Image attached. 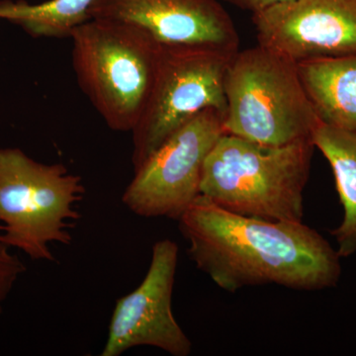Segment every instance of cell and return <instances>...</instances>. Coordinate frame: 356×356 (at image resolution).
Masks as SVG:
<instances>
[{
    "instance_id": "12",
    "label": "cell",
    "mask_w": 356,
    "mask_h": 356,
    "mask_svg": "<svg viewBox=\"0 0 356 356\" xmlns=\"http://www.w3.org/2000/svg\"><path fill=\"white\" fill-rule=\"evenodd\" d=\"M314 144L329 161L339 201L343 208L341 224L332 229L341 259L356 254V131L321 123L313 135Z\"/></svg>"
},
{
    "instance_id": "13",
    "label": "cell",
    "mask_w": 356,
    "mask_h": 356,
    "mask_svg": "<svg viewBox=\"0 0 356 356\" xmlns=\"http://www.w3.org/2000/svg\"><path fill=\"white\" fill-rule=\"evenodd\" d=\"M95 0H48L29 4L23 0L0 1V19L20 26L35 38H70L72 32L90 19Z\"/></svg>"
},
{
    "instance_id": "1",
    "label": "cell",
    "mask_w": 356,
    "mask_h": 356,
    "mask_svg": "<svg viewBox=\"0 0 356 356\" xmlns=\"http://www.w3.org/2000/svg\"><path fill=\"white\" fill-rule=\"evenodd\" d=\"M178 224L189 259L225 291L266 284L318 291L341 280L339 252L303 222L243 216L200 194Z\"/></svg>"
},
{
    "instance_id": "4",
    "label": "cell",
    "mask_w": 356,
    "mask_h": 356,
    "mask_svg": "<svg viewBox=\"0 0 356 356\" xmlns=\"http://www.w3.org/2000/svg\"><path fill=\"white\" fill-rule=\"evenodd\" d=\"M226 134L269 147L313 139L321 121L297 63L257 44L232 58L226 77Z\"/></svg>"
},
{
    "instance_id": "15",
    "label": "cell",
    "mask_w": 356,
    "mask_h": 356,
    "mask_svg": "<svg viewBox=\"0 0 356 356\" xmlns=\"http://www.w3.org/2000/svg\"><path fill=\"white\" fill-rule=\"evenodd\" d=\"M225 1L243 11H248L252 15V14L261 13L269 7L289 1V0H225Z\"/></svg>"
},
{
    "instance_id": "6",
    "label": "cell",
    "mask_w": 356,
    "mask_h": 356,
    "mask_svg": "<svg viewBox=\"0 0 356 356\" xmlns=\"http://www.w3.org/2000/svg\"><path fill=\"white\" fill-rule=\"evenodd\" d=\"M236 53L209 47L161 44L151 95L131 132L134 172L199 112L215 108L226 114L225 77Z\"/></svg>"
},
{
    "instance_id": "2",
    "label": "cell",
    "mask_w": 356,
    "mask_h": 356,
    "mask_svg": "<svg viewBox=\"0 0 356 356\" xmlns=\"http://www.w3.org/2000/svg\"><path fill=\"white\" fill-rule=\"evenodd\" d=\"M315 149L313 139L269 147L224 134L206 159L201 195L243 216L303 222Z\"/></svg>"
},
{
    "instance_id": "11",
    "label": "cell",
    "mask_w": 356,
    "mask_h": 356,
    "mask_svg": "<svg viewBox=\"0 0 356 356\" xmlns=\"http://www.w3.org/2000/svg\"><path fill=\"white\" fill-rule=\"evenodd\" d=\"M321 123L356 131V54L297 63Z\"/></svg>"
},
{
    "instance_id": "9",
    "label": "cell",
    "mask_w": 356,
    "mask_h": 356,
    "mask_svg": "<svg viewBox=\"0 0 356 356\" xmlns=\"http://www.w3.org/2000/svg\"><path fill=\"white\" fill-rule=\"evenodd\" d=\"M252 20L257 44L295 63L356 54V0H289Z\"/></svg>"
},
{
    "instance_id": "3",
    "label": "cell",
    "mask_w": 356,
    "mask_h": 356,
    "mask_svg": "<svg viewBox=\"0 0 356 356\" xmlns=\"http://www.w3.org/2000/svg\"><path fill=\"white\" fill-rule=\"evenodd\" d=\"M70 38L79 86L111 130L132 132L153 88L161 44L139 26L100 18Z\"/></svg>"
},
{
    "instance_id": "14",
    "label": "cell",
    "mask_w": 356,
    "mask_h": 356,
    "mask_svg": "<svg viewBox=\"0 0 356 356\" xmlns=\"http://www.w3.org/2000/svg\"><path fill=\"white\" fill-rule=\"evenodd\" d=\"M25 271V264L19 257L10 252L8 245L0 241V314L14 284Z\"/></svg>"
},
{
    "instance_id": "5",
    "label": "cell",
    "mask_w": 356,
    "mask_h": 356,
    "mask_svg": "<svg viewBox=\"0 0 356 356\" xmlns=\"http://www.w3.org/2000/svg\"><path fill=\"white\" fill-rule=\"evenodd\" d=\"M83 178L62 163H39L19 149H0V241L33 261H54L50 243L69 245L81 219Z\"/></svg>"
},
{
    "instance_id": "8",
    "label": "cell",
    "mask_w": 356,
    "mask_h": 356,
    "mask_svg": "<svg viewBox=\"0 0 356 356\" xmlns=\"http://www.w3.org/2000/svg\"><path fill=\"white\" fill-rule=\"evenodd\" d=\"M178 261L177 243H154L151 264L140 286L117 300L102 356H120L138 346H153L172 356H188L192 343L173 316Z\"/></svg>"
},
{
    "instance_id": "7",
    "label": "cell",
    "mask_w": 356,
    "mask_h": 356,
    "mask_svg": "<svg viewBox=\"0 0 356 356\" xmlns=\"http://www.w3.org/2000/svg\"><path fill=\"white\" fill-rule=\"evenodd\" d=\"M225 114L207 108L192 117L134 172L122 196L143 218L178 220L200 195L206 159L225 132Z\"/></svg>"
},
{
    "instance_id": "10",
    "label": "cell",
    "mask_w": 356,
    "mask_h": 356,
    "mask_svg": "<svg viewBox=\"0 0 356 356\" xmlns=\"http://www.w3.org/2000/svg\"><path fill=\"white\" fill-rule=\"evenodd\" d=\"M88 14L139 26L165 46L240 51L235 23L218 0H95Z\"/></svg>"
}]
</instances>
